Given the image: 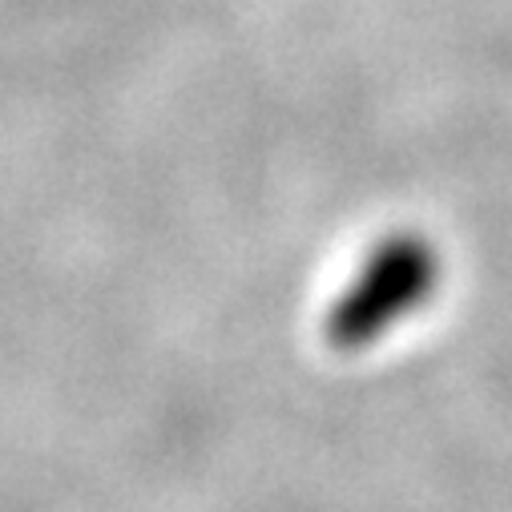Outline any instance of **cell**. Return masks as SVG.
Instances as JSON below:
<instances>
[{
  "label": "cell",
  "mask_w": 512,
  "mask_h": 512,
  "mask_svg": "<svg viewBox=\"0 0 512 512\" xmlns=\"http://www.w3.org/2000/svg\"><path fill=\"white\" fill-rule=\"evenodd\" d=\"M432 287V254L420 238H392L363 263L359 279L327 315V339L343 351L367 347L396 319L420 307Z\"/></svg>",
  "instance_id": "cell-1"
}]
</instances>
